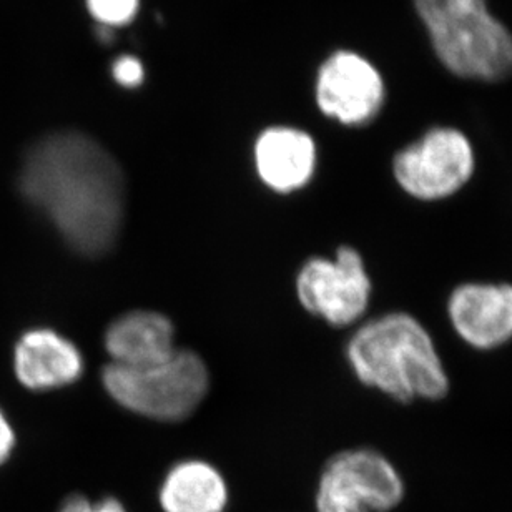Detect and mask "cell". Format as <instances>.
I'll return each instance as SVG.
<instances>
[{
  "label": "cell",
  "instance_id": "8",
  "mask_svg": "<svg viewBox=\"0 0 512 512\" xmlns=\"http://www.w3.org/2000/svg\"><path fill=\"white\" fill-rule=\"evenodd\" d=\"M316 102L326 117L341 125L365 127L386 104V84L371 60L353 50H338L318 72Z\"/></svg>",
  "mask_w": 512,
  "mask_h": 512
},
{
  "label": "cell",
  "instance_id": "15",
  "mask_svg": "<svg viewBox=\"0 0 512 512\" xmlns=\"http://www.w3.org/2000/svg\"><path fill=\"white\" fill-rule=\"evenodd\" d=\"M57 512H128L119 498L115 496H104L100 499H92L85 494H69L67 498L60 503Z\"/></svg>",
  "mask_w": 512,
  "mask_h": 512
},
{
  "label": "cell",
  "instance_id": "3",
  "mask_svg": "<svg viewBox=\"0 0 512 512\" xmlns=\"http://www.w3.org/2000/svg\"><path fill=\"white\" fill-rule=\"evenodd\" d=\"M434 54L459 79L501 82L512 75V32L488 0H413Z\"/></svg>",
  "mask_w": 512,
  "mask_h": 512
},
{
  "label": "cell",
  "instance_id": "5",
  "mask_svg": "<svg viewBox=\"0 0 512 512\" xmlns=\"http://www.w3.org/2000/svg\"><path fill=\"white\" fill-rule=\"evenodd\" d=\"M391 172L399 190L416 202H444L473 180L476 150L463 130L439 125L398 150Z\"/></svg>",
  "mask_w": 512,
  "mask_h": 512
},
{
  "label": "cell",
  "instance_id": "10",
  "mask_svg": "<svg viewBox=\"0 0 512 512\" xmlns=\"http://www.w3.org/2000/svg\"><path fill=\"white\" fill-rule=\"evenodd\" d=\"M14 375L30 391H50L84 375L82 351L52 328H32L14 346Z\"/></svg>",
  "mask_w": 512,
  "mask_h": 512
},
{
  "label": "cell",
  "instance_id": "9",
  "mask_svg": "<svg viewBox=\"0 0 512 512\" xmlns=\"http://www.w3.org/2000/svg\"><path fill=\"white\" fill-rule=\"evenodd\" d=\"M449 326L464 345L494 351L512 341V283L464 281L446 300Z\"/></svg>",
  "mask_w": 512,
  "mask_h": 512
},
{
  "label": "cell",
  "instance_id": "1",
  "mask_svg": "<svg viewBox=\"0 0 512 512\" xmlns=\"http://www.w3.org/2000/svg\"><path fill=\"white\" fill-rule=\"evenodd\" d=\"M19 188L80 255H105L119 240L127 197L124 172L95 138L74 130L42 138L25 155Z\"/></svg>",
  "mask_w": 512,
  "mask_h": 512
},
{
  "label": "cell",
  "instance_id": "17",
  "mask_svg": "<svg viewBox=\"0 0 512 512\" xmlns=\"http://www.w3.org/2000/svg\"><path fill=\"white\" fill-rule=\"evenodd\" d=\"M15 446H17V434L14 426L4 413V409L0 408V468L12 458Z\"/></svg>",
  "mask_w": 512,
  "mask_h": 512
},
{
  "label": "cell",
  "instance_id": "11",
  "mask_svg": "<svg viewBox=\"0 0 512 512\" xmlns=\"http://www.w3.org/2000/svg\"><path fill=\"white\" fill-rule=\"evenodd\" d=\"M318 152L311 135L291 127L266 128L255 143V168L273 192L305 188L315 175Z\"/></svg>",
  "mask_w": 512,
  "mask_h": 512
},
{
  "label": "cell",
  "instance_id": "16",
  "mask_svg": "<svg viewBox=\"0 0 512 512\" xmlns=\"http://www.w3.org/2000/svg\"><path fill=\"white\" fill-rule=\"evenodd\" d=\"M112 75H114L117 84L127 87V89H135V87L142 84L145 70H143L142 62L137 57L122 55L112 65Z\"/></svg>",
  "mask_w": 512,
  "mask_h": 512
},
{
  "label": "cell",
  "instance_id": "12",
  "mask_svg": "<svg viewBox=\"0 0 512 512\" xmlns=\"http://www.w3.org/2000/svg\"><path fill=\"white\" fill-rule=\"evenodd\" d=\"M104 346L114 365L130 368L155 365L177 350L175 326L158 311H128L107 326Z\"/></svg>",
  "mask_w": 512,
  "mask_h": 512
},
{
  "label": "cell",
  "instance_id": "4",
  "mask_svg": "<svg viewBox=\"0 0 512 512\" xmlns=\"http://www.w3.org/2000/svg\"><path fill=\"white\" fill-rule=\"evenodd\" d=\"M102 384L110 398L130 413L163 423L190 418L210 388L205 361L192 350H175L155 365L109 363L102 370Z\"/></svg>",
  "mask_w": 512,
  "mask_h": 512
},
{
  "label": "cell",
  "instance_id": "14",
  "mask_svg": "<svg viewBox=\"0 0 512 512\" xmlns=\"http://www.w3.org/2000/svg\"><path fill=\"white\" fill-rule=\"evenodd\" d=\"M87 9L99 25L117 29L132 22L140 0H85Z\"/></svg>",
  "mask_w": 512,
  "mask_h": 512
},
{
  "label": "cell",
  "instance_id": "6",
  "mask_svg": "<svg viewBox=\"0 0 512 512\" xmlns=\"http://www.w3.org/2000/svg\"><path fill=\"white\" fill-rule=\"evenodd\" d=\"M404 496L406 483L388 456L371 448L345 449L323 466L315 512H391Z\"/></svg>",
  "mask_w": 512,
  "mask_h": 512
},
{
  "label": "cell",
  "instance_id": "2",
  "mask_svg": "<svg viewBox=\"0 0 512 512\" xmlns=\"http://www.w3.org/2000/svg\"><path fill=\"white\" fill-rule=\"evenodd\" d=\"M346 360L361 384L396 403L441 401L451 378L433 335L408 311L363 321L346 343Z\"/></svg>",
  "mask_w": 512,
  "mask_h": 512
},
{
  "label": "cell",
  "instance_id": "13",
  "mask_svg": "<svg viewBox=\"0 0 512 512\" xmlns=\"http://www.w3.org/2000/svg\"><path fill=\"white\" fill-rule=\"evenodd\" d=\"M230 486L222 471L203 459L173 464L158 488L162 512H227Z\"/></svg>",
  "mask_w": 512,
  "mask_h": 512
},
{
  "label": "cell",
  "instance_id": "7",
  "mask_svg": "<svg viewBox=\"0 0 512 512\" xmlns=\"http://www.w3.org/2000/svg\"><path fill=\"white\" fill-rule=\"evenodd\" d=\"M296 296L310 315L335 328L363 320L373 298V281L365 258L350 245L335 256H313L296 275Z\"/></svg>",
  "mask_w": 512,
  "mask_h": 512
}]
</instances>
